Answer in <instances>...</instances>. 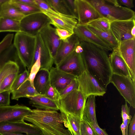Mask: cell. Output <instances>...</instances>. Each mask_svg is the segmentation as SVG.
<instances>
[{
    "mask_svg": "<svg viewBox=\"0 0 135 135\" xmlns=\"http://www.w3.org/2000/svg\"><path fill=\"white\" fill-rule=\"evenodd\" d=\"M135 26V19L111 21L110 29L118 45L123 41L134 38L131 31Z\"/></svg>",
    "mask_w": 135,
    "mask_h": 135,
    "instance_id": "11",
    "label": "cell"
},
{
    "mask_svg": "<svg viewBox=\"0 0 135 135\" xmlns=\"http://www.w3.org/2000/svg\"><path fill=\"white\" fill-rule=\"evenodd\" d=\"M55 32L60 39L63 41L67 40L73 34L67 30L56 28H55Z\"/></svg>",
    "mask_w": 135,
    "mask_h": 135,
    "instance_id": "43",
    "label": "cell"
},
{
    "mask_svg": "<svg viewBox=\"0 0 135 135\" xmlns=\"http://www.w3.org/2000/svg\"><path fill=\"white\" fill-rule=\"evenodd\" d=\"M111 22L109 20L103 17L94 20L85 25L99 31H110Z\"/></svg>",
    "mask_w": 135,
    "mask_h": 135,
    "instance_id": "33",
    "label": "cell"
},
{
    "mask_svg": "<svg viewBox=\"0 0 135 135\" xmlns=\"http://www.w3.org/2000/svg\"><path fill=\"white\" fill-rule=\"evenodd\" d=\"M14 35L9 33L6 35L0 42V54L8 47L12 44Z\"/></svg>",
    "mask_w": 135,
    "mask_h": 135,
    "instance_id": "39",
    "label": "cell"
},
{
    "mask_svg": "<svg viewBox=\"0 0 135 135\" xmlns=\"http://www.w3.org/2000/svg\"><path fill=\"white\" fill-rule=\"evenodd\" d=\"M1 66V65H0V67Z\"/></svg>",
    "mask_w": 135,
    "mask_h": 135,
    "instance_id": "57",
    "label": "cell"
},
{
    "mask_svg": "<svg viewBox=\"0 0 135 135\" xmlns=\"http://www.w3.org/2000/svg\"><path fill=\"white\" fill-rule=\"evenodd\" d=\"M78 15V24L85 25L89 22L103 17L89 0H75Z\"/></svg>",
    "mask_w": 135,
    "mask_h": 135,
    "instance_id": "13",
    "label": "cell"
},
{
    "mask_svg": "<svg viewBox=\"0 0 135 135\" xmlns=\"http://www.w3.org/2000/svg\"><path fill=\"white\" fill-rule=\"evenodd\" d=\"M76 78L79 84V89L86 98L90 95L102 96L106 93V90L86 69Z\"/></svg>",
    "mask_w": 135,
    "mask_h": 135,
    "instance_id": "8",
    "label": "cell"
},
{
    "mask_svg": "<svg viewBox=\"0 0 135 135\" xmlns=\"http://www.w3.org/2000/svg\"><path fill=\"white\" fill-rule=\"evenodd\" d=\"M109 58L113 74L126 76L133 80L129 68L120 55L118 47L112 50Z\"/></svg>",
    "mask_w": 135,
    "mask_h": 135,
    "instance_id": "21",
    "label": "cell"
},
{
    "mask_svg": "<svg viewBox=\"0 0 135 135\" xmlns=\"http://www.w3.org/2000/svg\"><path fill=\"white\" fill-rule=\"evenodd\" d=\"M35 1L41 11L52 14H59L50 7L46 0H35Z\"/></svg>",
    "mask_w": 135,
    "mask_h": 135,
    "instance_id": "41",
    "label": "cell"
},
{
    "mask_svg": "<svg viewBox=\"0 0 135 135\" xmlns=\"http://www.w3.org/2000/svg\"><path fill=\"white\" fill-rule=\"evenodd\" d=\"M38 59L40 60V69H44L49 71L54 63V59L50 50L39 33L36 36V43L32 66Z\"/></svg>",
    "mask_w": 135,
    "mask_h": 135,
    "instance_id": "12",
    "label": "cell"
},
{
    "mask_svg": "<svg viewBox=\"0 0 135 135\" xmlns=\"http://www.w3.org/2000/svg\"><path fill=\"white\" fill-rule=\"evenodd\" d=\"M50 25L45 26L39 34L50 50L54 59L61 40L56 33L55 28Z\"/></svg>",
    "mask_w": 135,
    "mask_h": 135,
    "instance_id": "18",
    "label": "cell"
},
{
    "mask_svg": "<svg viewBox=\"0 0 135 135\" xmlns=\"http://www.w3.org/2000/svg\"><path fill=\"white\" fill-rule=\"evenodd\" d=\"M0 135H27L26 134H23L22 133H6L0 134Z\"/></svg>",
    "mask_w": 135,
    "mask_h": 135,
    "instance_id": "53",
    "label": "cell"
},
{
    "mask_svg": "<svg viewBox=\"0 0 135 135\" xmlns=\"http://www.w3.org/2000/svg\"><path fill=\"white\" fill-rule=\"evenodd\" d=\"M16 1L28 5L35 6L37 7L38 6L35 0H15ZM39 8V7H38Z\"/></svg>",
    "mask_w": 135,
    "mask_h": 135,
    "instance_id": "49",
    "label": "cell"
},
{
    "mask_svg": "<svg viewBox=\"0 0 135 135\" xmlns=\"http://www.w3.org/2000/svg\"><path fill=\"white\" fill-rule=\"evenodd\" d=\"M120 128L122 131V135H125L126 127L125 126L124 123L122 122L120 126Z\"/></svg>",
    "mask_w": 135,
    "mask_h": 135,
    "instance_id": "52",
    "label": "cell"
},
{
    "mask_svg": "<svg viewBox=\"0 0 135 135\" xmlns=\"http://www.w3.org/2000/svg\"><path fill=\"white\" fill-rule=\"evenodd\" d=\"M131 34L133 37L135 38V26H134L132 29Z\"/></svg>",
    "mask_w": 135,
    "mask_h": 135,
    "instance_id": "54",
    "label": "cell"
},
{
    "mask_svg": "<svg viewBox=\"0 0 135 135\" xmlns=\"http://www.w3.org/2000/svg\"><path fill=\"white\" fill-rule=\"evenodd\" d=\"M74 32L80 42H85L92 44L103 49L107 52L113 50L86 25L77 24L74 29Z\"/></svg>",
    "mask_w": 135,
    "mask_h": 135,
    "instance_id": "15",
    "label": "cell"
},
{
    "mask_svg": "<svg viewBox=\"0 0 135 135\" xmlns=\"http://www.w3.org/2000/svg\"><path fill=\"white\" fill-rule=\"evenodd\" d=\"M30 100L29 103L36 109L58 111L60 110V104L53 101L45 95L38 94L27 98Z\"/></svg>",
    "mask_w": 135,
    "mask_h": 135,
    "instance_id": "22",
    "label": "cell"
},
{
    "mask_svg": "<svg viewBox=\"0 0 135 135\" xmlns=\"http://www.w3.org/2000/svg\"><path fill=\"white\" fill-rule=\"evenodd\" d=\"M46 1L50 7L56 12L65 16L74 17L65 0Z\"/></svg>",
    "mask_w": 135,
    "mask_h": 135,
    "instance_id": "29",
    "label": "cell"
},
{
    "mask_svg": "<svg viewBox=\"0 0 135 135\" xmlns=\"http://www.w3.org/2000/svg\"><path fill=\"white\" fill-rule=\"evenodd\" d=\"M11 93L10 90L0 93V107L9 105L10 95Z\"/></svg>",
    "mask_w": 135,
    "mask_h": 135,
    "instance_id": "42",
    "label": "cell"
},
{
    "mask_svg": "<svg viewBox=\"0 0 135 135\" xmlns=\"http://www.w3.org/2000/svg\"><path fill=\"white\" fill-rule=\"evenodd\" d=\"M128 134H126L125 135H128Z\"/></svg>",
    "mask_w": 135,
    "mask_h": 135,
    "instance_id": "56",
    "label": "cell"
},
{
    "mask_svg": "<svg viewBox=\"0 0 135 135\" xmlns=\"http://www.w3.org/2000/svg\"><path fill=\"white\" fill-rule=\"evenodd\" d=\"M88 122L95 130L98 135H109L105 130L100 128L98 124L96 123L93 124L90 122Z\"/></svg>",
    "mask_w": 135,
    "mask_h": 135,
    "instance_id": "46",
    "label": "cell"
},
{
    "mask_svg": "<svg viewBox=\"0 0 135 135\" xmlns=\"http://www.w3.org/2000/svg\"><path fill=\"white\" fill-rule=\"evenodd\" d=\"M50 85L59 93L64 90L74 79L75 76L65 72L56 67L49 70Z\"/></svg>",
    "mask_w": 135,
    "mask_h": 135,
    "instance_id": "19",
    "label": "cell"
},
{
    "mask_svg": "<svg viewBox=\"0 0 135 135\" xmlns=\"http://www.w3.org/2000/svg\"><path fill=\"white\" fill-rule=\"evenodd\" d=\"M87 99L79 89L73 91L60 98L59 110L82 119Z\"/></svg>",
    "mask_w": 135,
    "mask_h": 135,
    "instance_id": "5",
    "label": "cell"
},
{
    "mask_svg": "<svg viewBox=\"0 0 135 135\" xmlns=\"http://www.w3.org/2000/svg\"><path fill=\"white\" fill-rule=\"evenodd\" d=\"M56 67L76 77L80 75L85 69L81 54L77 52L75 49Z\"/></svg>",
    "mask_w": 135,
    "mask_h": 135,
    "instance_id": "9",
    "label": "cell"
},
{
    "mask_svg": "<svg viewBox=\"0 0 135 135\" xmlns=\"http://www.w3.org/2000/svg\"><path fill=\"white\" fill-rule=\"evenodd\" d=\"M20 66L17 62L9 61L1 66L0 67V85L3 79L8 74L14 73H19Z\"/></svg>",
    "mask_w": 135,
    "mask_h": 135,
    "instance_id": "31",
    "label": "cell"
},
{
    "mask_svg": "<svg viewBox=\"0 0 135 135\" xmlns=\"http://www.w3.org/2000/svg\"><path fill=\"white\" fill-rule=\"evenodd\" d=\"M1 4H0V8H1Z\"/></svg>",
    "mask_w": 135,
    "mask_h": 135,
    "instance_id": "55",
    "label": "cell"
},
{
    "mask_svg": "<svg viewBox=\"0 0 135 135\" xmlns=\"http://www.w3.org/2000/svg\"><path fill=\"white\" fill-rule=\"evenodd\" d=\"M9 2L25 16L41 12L39 8L35 6L18 2L15 0H9Z\"/></svg>",
    "mask_w": 135,
    "mask_h": 135,
    "instance_id": "32",
    "label": "cell"
},
{
    "mask_svg": "<svg viewBox=\"0 0 135 135\" xmlns=\"http://www.w3.org/2000/svg\"><path fill=\"white\" fill-rule=\"evenodd\" d=\"M29 73L26 69L22 73L18 75L11 87V93L18 89L24 83L28 77Z\"/></svg>",
    "mask_w": 135,
    "mask_h": 135,
    "instance_id": "36",
    "label": "cell"
},
{
    "mask_svg": "<svg viewBox=\"0 0 135 135\" xmlns=\"http://www.w3.org/2000/svg\"><path fill=\"white\" fill-rule=\"evenodd\" d=\"M107 2L116 6L121 5L119 3L118 0H105Z\"/></svg>",
    "mask_w": 135,
    "mask_h": 135,
    "instance_id": "51",
    "label": "cell"
},
{
    "mask_svg": "<svg viewBox=\"0 0 135 135\" xmlns=\"http://www.w3.org/2000/svg\"><path fill=\"white\" fill-rule=\"evenodd\" d=\"M103 17L111 21L135 19V12L121 5L109 3L105 0H89Z\"/></svg>",
    "mask_w": 135,
    "mask_h": 135,
    "instance_id": "4",
    "label": "cell"
},
{
    "mask_svg": "<svg viewBox=\"0 0 135 135\" xmlns=\"http://www.w3.org/2000/svg\"><path fill=\"white\" fill-rule=\"evenodd\" d=\"M9 0L1 4L0 17L7 18L20 22L25 16L12 5Z\"/></svg>",
    "mask_w": 135,
    "mask_h": 135,
    "instance_id": "24",
    "label": "cell"
},
{
    "mask_svg": "<svg viewBox=\"0 0 135 135\" xmlns=\"http://www.w3.org/2000/svg\"><path fill=\"white\" fill-rule=\"evenodd\" d=\"M36 43V36L20 32L16 33L13 43L21 65L30 73L32 66Z\"/></svg>",
    "mask_w": 135,
    "mask_h": 135,
    "instance_id": "3",
    "label": "cell"
},
{
    "mask_svg": "<svg viewBox=\"0 0 135 135\" xmlns=\"http://www.w3.org/2000/svg\"><path fill=\"white\" fill-rule=\"evenodd\" d=\"M24 120L32 123L44 135H72L66 128L65 114L57 110L32 109Z\"/></svg>",
    "mask_w": 135,
    "mask_h": 135,
    "instance_id": "2",
    "label": "cell"
},
{
    "mask_svg": "<svg viewBox=\"0 0 135 135\" xmlns=\"http://www.w3.org/2000/svg\"><path fill=\"white\" fill-rule=\"evenodd\" d=\"M40 68V63L39 59H38L31 67L28 77L26 80L29 81L33 85L35 77Z\"/></svg>",
    "mask_w": 135,
    "mask_h": 135,
    "instance_id": "40",
    "label": "cell"
},
{
    "mask_svg": "<svg viewBox=\"0 0 135 135\" xmlns=\"http://www.w3.org/2000/svg\"><path fill=\"white\" fill-rule=\"evenodd\" d=\"M51 23L49 18L42 12L31 14L25 16L20 22V32L36 36Z\"/></svg>",
    "mask_w": 135,
    "mask_h": 135,
    "instance_id": "6",
    "label": "cell"
},
{
    "mask_svg": "<svg viewBox=\"0 0 135 135\" xmlns=\"http://www.w3.org/2000/svg\"><path fill=\"white\" fill-rule=\"evenodd\" d=\"M20 32V22L0 17V32Z\"/></svg>",
    "mask_w": 135,
    "mask_h": 135,
    "instance_id": "30",
    "label": "cell"
},
{
    "mask_svg": "<svg viewBox=\"0 0 135 135\" xmlns=\"http://www.w3.org/2000/svg\"><path fill=\"white\" fill-rule=\"evenodd\" d=\"M80 42L78 37L74 33L66 40H61L54 59V63L56 66L72 52Z\"/></svg>",
    "mask_w": 135,
    "mask_h": 135,
    "instance_id": "20",
    "label": "cell"
},
{
    "mask_svg": "<svg viewBox=\"0 0 135 135\" xmlns=\"http://www.w3.org/2000/svg\"><path fill=\"white\" fill-rule=\"evenodd\" d=\"M12 99L18 100L22 97L28 98L38 94L34 86L28 80H26L17 89L12 92Z\"/></svg>",
    "mask_w": 135,
    "mask_h": 135,
    "instance_id": "25",
    "label": "cell"
},
{
    "mask_svg": "<svg viewBox=\"0 0 135 135\" xmlns=\"http://www.w3.org/2000/svg\"><path fill=\"white\" fill-rule=\"evenodd\" d=\"M119 4L126 6V7L131 9L134 7L133 0H118Z\"/></svg>",
    "mask_w": 135,
    "mask_h": 135,
    "instance_id": "48",
    "label": "cell"
},
{
    "mask_svg": "<svg viewBox=\"0 0 135 135\" xmlns=\"http://www.w3.org/2000/svg\"><path fill=\"white\" fill-rule=\"evenodd\" d=\"M81 54L85 69L107 90L113 74L109 57L103 49L92 44L80 42Z\"/></svg>",
    "mask_w": 135,
    "mask_h": 135,
    "instance_id": "1",
    "label": "cell"
},
{
    "mask_svg": "<svg viewBox=\"0 0 135 135\" xmlns=\"http://www.w3.org/2000/svg\"><path fill=\"white\" fill-rule=\"evenodd\" d=\"M47 98L60 104V97L59 92L50 84L47 89L45 95Z\"/></svg>",
    "mask_w": 135,
    "mask_h": 135,
    "instance_id": "37",
    "label": "cell"
},
{
    "mask_svg": "<svg viewBox=\"0 0 135 135\" xmlns=\"http://www.w3.org/2000/svg\"><path fill=\"white\" fill-rule=\"evenodd\" d=\"M73 16L78 19V15L75 0H65Z\"/></svg>",
    "mask_w": 135,
    "mask_h": 135,
    "instance_id": "44",
    "label": "cell"
},
{
    "mask_svg": "<svg viewBox=\"0 0 135 135\" xmlns=\"http://www.w3.org/2000/svg\"><path fill=\"white\" fill-rule=\"evenodd\" d=\"M31 111V109L29 108L18 104L0 107V123L24 121V117L30 114Z\"/></svg>",
    "mask_w": 135,
    "mask_h": 135,
    "instance_id": "10",
    "label": "cell"
},
{
    "mask_svg": "<svg viewBox=\"0 0 135 135\" xmlns=\"http://www.w3.org/2000/svg\"><path fill=\"white\" fill-rule=\"evenodd\" d=\"M6 133H25L27 135H44L36 126L24 120L16 122L0 123V134Z\"/></svg>",
    "mask_w": 135,
    "mask_h": 135,
    "instance_id": "14",
    "label": "cell"
},
{
    "mask_svg": "<svg viewBox=\"0 0 135 135\" xmlns=\"http://www.w3.org/2000/svg\"><path fill=\"white\" fill-rule=\"evenodd\" d=\"M50 84L49 71L40 69L36 75L33 81L34 88L38 93L44 95Z\"/></svg>",
    "mask_w": 135,
    "mask_h": 135,
    "instance_id": "23",
    "label": "cell"
},
{
    "mask_svg": "<svg viewBox=\"0 0 135 135\" xmlns=\"http://www.w3.org/2000/svg\"><path fill=\"white\" fill-rule=\"evenodd\" d=\"M65 115L66 128L69 131L72 135H81L80 124L82 119L68 114Z\"/></svg>",
    "mask_w": 135,
    "mask_h": 135,
    "instance_id": "28",
    "label": "cell"
},
{
    "mask_svg": "<svg viewBox=\"0 0 135 135\" xmlns=\"http://www.w3.org/2000/svg\"><path fill=\"white\" fill-rule=\"evenodd\" d=\"M79 89L76 78L74 79L62 90L59 93L60 98L74 90Z\"/></svg>",
    "mask_w": 135,
    "mask_h": 135,
    "instance_id": "38",
    "label": "cell"
},
{
    "mask_svg": "<svg viewBox=\"0 0 135 135\" xmlns=\"http://www.w3.org/2000/svg\"><path fill=\"white\" fill-rule=\"evenodd\" d=\"M18 74L19 73L10 74L3 79L0 85V93L5 91H11L12 86Z\"/></svg>",
    "mask_w": 135,
    "mask_h": 135,
    "instance_id": "34",
    "label": "cell"
},
{
    "mask_svg": "<svg viewBox=\"0 0 135 135\" xmlns=\"http://www.w3.org/2000/svg\"><path fill=\"white\" fill-rule=\"evenodd\" d=\"M126 101L135 108V82L126 76L113 74L110 80Z\"/></svg>",
    "mask_w": 135,
    "mask_h": 135,
    "instance_id": "7",
    "label": "cell"
},
{
    "mask_svg": "<svg viewBox=\"0 0 135 135\" xmlns=\"http://www.w3.org/2000/svg\"><path fill=\"white\" fill-rule=\"evenodd\" d=\"M95 97L90 95L87 98L83 110L82 119L88 122L98 124L96 115Z\"/></svg>",
    "mask_w": 135,
    "mask_h": 135,
    "instance_id": "26",
    "label": "cell"
},
{
    "mask_svg": "<svg viewBox=\"0 0 135 135\" xmlns=\"http://www.w3.org/2000/svg\"><path fill=\"white\" fill-rule=\"evenodd\" d=\"M88 27L90 30L107 44L112 50L118 47V44L110 30L108 31H102Z\"/></svg>",
    "mask_w": 135,
    "mask_h": 135,
    "instance_id": "27",
    "label": "cell"
},
{
    "mask_svg": "<svg viewBox=\"0 0 135 135\" xmlns=\"http://www.w3.org/2000/svg\"><path fill=\"white\" fill-rule=\"evenodd\" d=\"M41 12L49 18L51 25H54L56 28L65 30L72 34L74 33V29L78 22L76 19L59 14H52L43 11Z\"/></svg>",
    "mask_w": 135,
    "mask_h": 135,
    "instance_id": "17",
    "label": "cell"
},
{
    "mask_svg": "<svg viewBox=\"0 0 135 135\" xmlns=\"http://www.w3.org/2000/svg\"><path fill=\"white\" fill-rule=\"evenodd\" d=\"M127 103L126 101L125 104L122 105L121 112L123 122L125 126L126 134H128V126L131 122L132 118L130 114V108L128 106Z\"/></svg>",
    "mask_w": 135,
    "mask_h": 135,
    "instance_id": "35",
    "label": "cell"
},
{
    "mask_svg": "<svg viewBox=\"0 0 135 135\" xmlns=\"http://www.w3.org/2000/svg\"><path fill=\"white\" fill-rule=\"evenodd\" d=\"M135 38L127 40L118 44V49L121 57L130 71L132 79L135 81Z\"/></svg>",
    "mask_w": 135,
    "mask_h": 135,
    "instance_id": "16",
    "label": "cell"
},
{
    "mask_svg": "<svg viewBox=\"0 0 135 135\" xmlns=\"http://www.w3.org/2000/svg\"><path fill=\"white\" fill-rule=\"evenodd\" d=\"M128 135H135V114L130 123Z\"/></svg>",
    "mask_w": 135,
    "mask_h": 135,
    "instance_id": "47",
    "label": "cell"
},
{
    "mask_svg": "<svg viewBox=\"0 0 135 135\" xmlns=\"http://www.w3.org/2000/svg\"><path fill=\"white\" fill-rule=\"evenodd\" d=\"M82 121L88 135H98L95 130L87 122L82 119Z\"/></svg>",
    "mask_w": 135,
    "mask_h": 135,
    "instance_id": "45",
    "label": "cell"
},
{
    "mask_svg": "<svg viewBox=\"0 0 135 135\" xmlns=\"http://www.w3.org/2000/svg\"><path fill=\"white\" fill-rule=\"evenodd\" d=\"M80 132L81 135H88L82 121V119L80 124Z\"/></svg>",
    "mask_w": 135,
    "mask_h": 135,
    "instance_id": "50",
    "label": "cell"
}]
</instances>
